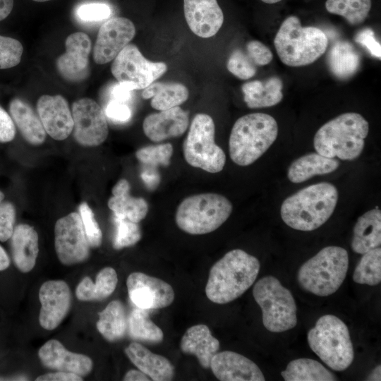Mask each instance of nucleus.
Here are the masks:
<instances>
[{
  "label": "nucleus",
  "mask_w": 381,
  "mask_h": 381,
  "mask_svg": "<svg viewBox=\"0 0 381 381\" xmlns=\"http://www.w3.org/2000/svg\"><path fill=\"white\" fill-rule=\"evenodd\" d=\"M261 1H263L264 3L272 4L278 3L281 1L282 0H261Z\"/></svg>",
  "instance_id": "bf43d9fd"
},
{
  "label": "nucleus",
  "mask_w": 381,
  "mask_h": 381,
  "mask_svg": "<svg viewBox=\"0 0 381 381\" xmlns=\"http://www.w3.org/2000/svg\"><path fill=\"white\" fill-rule=\"evenodd\" d=\"M83 377L64 371L47 373L36 378V381H81Z\"/></svg>",
  "instance_id": "3c124183"
},
{
  "label": "nucleus",
  "mask_w": 381,
  "mask_h": 381,
  "mask_svg": "<svg viewBox=\"0 0 381 381\" xmlns=\"http://www.w3.org/2000/svg\"><path fill=\"white\" fill-rule=\"evenodd\" d=\"M128 296L138 308L145 310L164 308L172 303L174 291L172 286L164 280L134 272L126 280Z\"/></svg>",
  "instance_id": "4468645a"
},
{
  "label": "nucleus",
  "mask_w": 381,
  "mask_h": 381,
  "mask_svg": "<svg viewBox=\"0 0 381 381\" xmlns=\"http://www.w3.org/2000/svg\"><path fill=\"white\" fill-rule=\"evenodd\" d=\"M23 52L22 44L17 40L0 35V69L17 66Z\"/></svg>",
  "instance_id": "a19ab883"
},
{
  "label": "nucleus",
  "mask_w": 381,
  "mask_h": 381,
  "mask_svg": "<svg viewBox=\"0 0 381 381\" xmlns=\"http://www.w3.org/2000/svg\"><path fill=\"white\" fill-rule=\"evenodd\" d=\"M327 64L332 73L339 79H349L356 74L361 66V56L348 41L335 42L329 51Z\"/></svg>",
  "instance_id": "7c9ffc66"
},
{
  "label": "nucleus",
  "mask_w": 381,
  "mask_h": 381,
  "mask_svg": "<svg viewBox=\"0 0 381 381\" xmlns=\"http://www.w3.org/2000/svg\"><path fill=\"white\" fill-rule=\"evenodd\" d=\"M16 209L9 202H0V241L8 240L14 229Z\"/></svg>",
  "instance_id": "a18cd8bd"
},
{
  "label": "nucleus",
  "mask_w": 381,
  "mask_h": 381,
  "mask_svg": "<svg viewBox=\"0 0 381 381\" xmlns=\"http://www.w3.org/2000/svg\"><path fill=\"white\" fill-rule=\"evenodd\" d=\"M127 333L135 341L152 344L161 343L164 338L162 330L150 319L148 310L138 307L128 316Z\"/></svg>",
  "instance_id": "c9c22d12"
},
{
  "label": "nucleus",
  "mask_w": 381,
  "mask_h": 381,
  "mask_svg": "<svg viewBox=\"0 0 381 381\" xmlns=\"http://www.w3.org/2000/svg\"><path fill=\"white\" fill-rule=\"evenodd\" d=\"M130 184L126 179L119 180L112 188V195L108 200L109 208L114 216L139 223L148 212V204L143 198L130 195Z\"/></svg>",
  "instance_id": "a878e982"
},
{
  "label": "nucleus",
  "mask_w": 381,
  "mask_h": 381,
  "mask_svg": "<svg viewBox=\"0 0 381 381\" xmlns=\"http://www.w3.org/2000/svg\"><path fill=\"white\" fill-rule=\"evenodd\" d=\"M274 44L278 56L285 65L292 67L313 64L327 50L328 38L316 27H303L299 18H286L277 31Z\"/></svg>",
  "instance_id": "39448f33"
},
{
  "label": "nucleus",
  "mask_w": 381,
  "mask_h": 381,
  "mask_svg": "<svg viewBox=\"0 0 381 381\" xmlns=\"http://www.w3.org/2000/svg\"><path fill=\"white\" fill-rule=\"evenodd\" d=\"M226 67L228 71L241 80H247L256 73V66L247 54L241 49H235L230 55Z\"/></svg>",
  "instance_id": "79ce46f5"
},
{
  "label": "nucleus",
  "mask_w": 381,
  "mask_h": 381,
  "mask_svg": "<svg viewBox=\"0 0 381 381\" xmlns=\"http://www.w3.org/2000/svg\"><path fill=\"white\" fill-rule=\"evenodd\" d=\"M253 295L262 310L264 327L282 332L297 324L296 305L291 292L273 276H266L254 285Z\"/></svg>",
  "instance_id": "1a4fd4ad"
},
{
  "label": "nucleus",
  "mask_w": 381,
  "mask_h": 381,
  "mask_svg": "<svg viewBox=\"0 0 381 381\" xmlns=\"http://www.w3.org/2000/svg\"><path fill=\"white\" fill-rule=\"evenodd\" d=\"M66 52L56 60L59 74L70 82H80L90 73L89 54L92 42L85 32H76L68 35L65 42Z\"/></svg>",
  "instance_id": "f3484780"
},
{
  "label": "nucleus",
  "mask_w": 381,
  "mask_h": 381,
  "mask_svg": "<svg viewBox=\"0 0 381 381\" xmlns=\"http://www.w3.org/2000/svg\"><path fill=\"white\" fill-rule=\"evenodd\" d=\"M110 7L102 3H90L80 5L76 10L77 16L83 21L96 22L107 18L111 15Z\"/></svg>",
  "instance_id": "c03bdc74"
},
{
  "label": "nucleus",
  "mask_w": 381,
  "mask_h": 381,
  "mask_svg": "<svg viewBox=\"0 0 381 381\" xmlns=\"http://www.w3.org/2000/svg\"><path fill=\"white\" fill-rule=\"evenodd\" d=\"M189 125L188 113L179 106L153 113L143 121L145 135L154 142L182 135Z\"/></svg>",
  "instance_id": "4be33fe9"
},
{
  "label": "nucleus",
  "mask_w": 381,
  "mask_h": 381,
  "mask_svg": "<svg viewBox=\"0 0 381 381\" xmlns=\"http://www.w3.org/2000/svg\"><path fill=\"white\" fill-rule=\"evenodd\" d=\"M11 250L16 267L22 272L31 271L39 253L38 234L27 224L17 225L11 236Z\"/></svg>",
  "instance_id": "393cba45"
},
{
  "label": "nucleus",
  "mask_w": 381,
  "mask_h": 381,
  "mask_svg": "<svg viewBox=\"0 0 381 381\" xmlns=\"http://www.w3.org/2000/svg\"><path fill=\"white\" fill-rule=\"evenodd\" d=\"M4 198V194L1 191H0V202L3 201Z\"/></svg>",
  "instance_id": "052dcab7"
},
{
  "label": "nucleus",
  "mask_w": 381,
  "mask_h": 381,
  "mask_svg": "<svg viewBox=\"0 0 381 381\" xmlns=\"http://www.w3.org/2000/svg\"><path fill=\"white\" fill-rule=\"evenodd\" d=\"M283 83L278 77H271L264 81L253 80L242 85L243 99L248 107L258 109L279 104L282 98Z\"/></svg>",
  "instance_id": "c756f323"
},
{
  "label": "nucleus",
  "mask_w": 381,
  "mask_h": 381,
  "mask_svg": "<svg viewBox=\"0 0 381 381\" xmlns=\"http://www.w3.org/2000/svg\"><path fill=\"white\" fill-rule=\"evenodd\" d=\"M167 70L165 63L147 60L132 44L119 53L111 66V73L119 83L127 85L132 90L145 89Z\"/></svg>",
  "instance_id": "9b49d317"
},
{
  "label": "nucleus",
  "mask_w": 381,
  "mask_h": 381,
  "mask_svg": "<svg viewBox=\"0 0 381 381\" xmlns=\"http://www.w3.org/2000/svg\"><path fill=\"white\" fill-rule=\"evenodd\" d=\"M125 353L131 361L143 373L154 381H169L174 376V367L163 356L150 351L143 345L131 343Z\"/></svg>",
  "instance_id": "5701e85b"
},
{
  "label": "nucleus",
  "mask_w": 381,
  "mask_h": 381,
  "mask_svg": "<svg viewBox=\"0 0 381 381\" xmlns=\"http://www.w3.org/2000/svg\"><path fill=\"white\" fill-rule=\"evenodd\" d=\"M73 137L80 145L94 147L105 141L109 128L102 107L90 98H82L72 104Z\"/></svg>",
  "instance_id": "ddd939ff"
},
{
  "label": "nucleus",
  "mask_w": 381,
  "mask_h": 381,
  "mask_svg": "<svg viewBox=\"0 0 381 381\" xmlns=\"http://www.w3.org/2000/svg\"><path fill=\"white\" fill-rule=\"evenodd\" d=\"M16 136V127L11 116L0 106V143H8Z\"/></svg>",
  "instance_id": "8fccbe9b"
},
{
  "label": "nucleus",
  "mask_w": 381,
  "mask_h": 381,
  "mask_svg": "<svg viewBox=\"0 0 381 381\" xmlns=\"http://www.w3.org/2000/svg\"><path fill=\"white\" fill-rule=\"evenodd\" d=\"M349 267V254L339 246H327L303 263L297 279L306 291L319 296L335 293L342 284Z\"/></svg>",
  "instance_id": "423d86ee"
},
{
  "label": "nucleus",
  "mask_w": 381,
  "mask_h": 381,
  "mask_svg": "<svg viewBox=\"0 0 381 381\" xmlns=\"http://www.w3.org/2000/svg\"><path fill=\"white\" fill-rule=\"evenodd\" d=\"M214 133L210 116L200 113L194 116L183 145L184 159L188 164L212 174L223 169L226 155L215 143Z\"/></svg>",
  "instance_id": "9d476101"
},
{
  "label": "nucleus",
  "mask_w": 381,
  "mask_h": 381,
  "mask_svg": "<svg viewBox=\"0 0 381 381\" xmlns=\"http://www.w3.org/2000/svg\"><path fill=\"white\" fill-rule=\"evenodd\" d=\"M32 1H37V2H44V1H50V0H32Z\"/></svg>",
  "instance_id": "680f3d73"
},
{
  "label": "nucleus",
  "mask_w": 381,
  "mask_h": 381,
  "mask_svg": "<svg viewBox=\"0 0 381 381\" xmlns=\"http://www.w3.org/2000/svg\"><path fill=\"white\" fill-rule=\"evenodd\" d=\"M260 268L255 256L241 249L229 251L210 268L205 286L207 298L217 304L236 299L253 285Z\"/></svg>",
  "instance_id": "f257e3e1"
},
{
  "label": "nucleus",
  "mask_w": 381,
  "mask_h": 381,
  "mask_svg": "<svg viewBox=\"0 0 381 381\" xmlns=\"http://www.w3.org/2000/svg\"><path fill=\"white\" fill-rule=\"evenodd\" d=\"M381 244V211L373 209L360 216L353 227L352 250L358 254L380 247Z\"/></svg>",
  "instance_id": "bb28decb"
},
{
  "label": "nucleus",
  "mask_w": 381,
  "mask_h": 381,
  "mask_svg": "<svg viewBox=\"0 0 381 381\" xmlns=\"http://www.w3.org/2000/svg\"><path fill=\"white\" fill-rule=\"evenodd\" d=\"M371 0H327L326 10L344 18L353 25L362 23L371 8Z\"/></svg>",
  "instance_id": "e433bc0d"
},
{
  "label": "nucleus",
  "mask_w": 381,
  "mask_h": 381,
  "mask_svg": "<svg viewBox=\"0 0 381 381\" xmlns=\"http://www.w3.org/2000/svg\"><path fill=\"white\" fill-rule=\"evenodd\" d=\"M286 381H332L337 377L320 363L310 358L291 361L281 373Z\"/></svg>",
  "instance_id": "f704fd0d"
},
{
  "label": "nucleus",
  "mask_w": 381,
  "mask_h": 381,
  "mask_svg": "<svg viewBox=\"0 0 381 381\" xmlns=\"http://www.w3.org/2000/svg\"><path fill=\"white\" fill-rule=\"evenodd\" d=\"M135 34V25L129 19L116 17L107 20L99 28L93 47V59L104 64L119 54Z\"/></svg>",
  "instance_id": "2eb2a0df"
},
{
  "label": "nucleus",
  "mask_w": 381,
  "mask_h": 381,
  "mask_svg": "<svg viewBox=\"0 0 381 381\" xmlns=\"http://www.w3.org/2000/svg\"><path fill=\"white\" fill-rule=\"evenodd\" d=\"M54 246L57 257L64 265L80 263L88 258L90 246L79 213L71 212L56 221Z\"/></svg>",
  "instance_id": "f8f14e48"
},
{
  "label": "nucleus",
  "mask_w": 381,
  "mask_h": 381,
  "mask_svg": "<svg viewBox=\"0 0 381 381\" xmlns=\"http://www.w3.org/2000/svg\"><path fill=\"white\" fill-rule=\"evenodd\" d=\"M37 111L46 133L56 140L67 138L73 129V120L66 99L60 95H43Z\"/></svg>",
  "instance_id": "a211bd4d"
},
{
  "label": "nucleus",
  "mask_w": 381,
  "mask_h": 381,
  "mask_svg": "<svg viewBox=\"0 0 381 381\" xmlns=\"http://www.w3.org/2000/svg\"><path fill=\"white\" fill-rule=\"evenodd\" d=\"M338 198L337 188L330 183L310 185L284 200L280 210L281 217L292 229L313 231L332 216Z\"/></svg>",
  "instance_id": "f03ea898"
},
{
  "label": "nucleus",
  "mask_w": 381,
  "mask_h": 381,
  "mask_svg": "<svg viewBox=\"0 0 381 381\" xmlns=\"http://www.w3.org/2000/svg\"><path fill=\"white\" fill-rule=\"evenodd\" d=\"M277 135V123L267 114L251 113L240 117L229 136L231 160L242 167L253 164L270 147Z\"/></svg>",
  "instance_id": "20e7f679"
},
{
  "label": "nucleus",
  "mask_w": 381,
  "mask_h": 381,
  "mask_svg": "<svg viewBox=\"0 0 381 381\" xmlns=\"http://www.w3.org/2000/svg\"><path fill=\"white\" fill-rule=\"evenodd\" d=\"M13 8V0H0V21L11 13Z\"/></svg>",
  "instance_id": "5fc2aeb1"
},
{
  "label": "nucleus",
  "mask_w": 381,
  "mask_h": 381,
  "mask_svg": "<svg viewBox=\"0 0 381 381\" xmlns=\"http://www.w3.org/2000/svg\"><path fill=\"white\" fill-rule=\"evenodd\" d=\"M118 283L116 270L107 267L97 274L95 283L90 277H84L75 289V295L82 301H98L109 297L115 290Z\"/></svg>",
  "instance_id": "2f4dec72"
},
{
  "label": "nucleus",
  "mask_w": 381,
  "mask_h": 381,
  "mask_svg": "<svg viewBox=\"0 0 381 381\" xmlns=\"http://www.w3.org/2000/svg\"><path fill=\"white\" fill-rule=\"evenodd\" d=\"M9 112L23 138L30 144L38 145L46 139V131L40 118L31 107L19 98L9 103Z\"/></svg>",
  "instance_id": "c85d7f7f"
},
{
  "label": "nucleus",
  "mask_w": 381,
  "mask_h": 381,
  "mask_svg": "<svg viewBox=\"0 0 381 381\" xmlns=\"http://www.w3.org/2000/svg\"><path fill=\"white\" fill-rule=\"evenodd\" d=\"M368 122L356 112L341 114L322 125L316 132L313 145L325 157L341 160L358 158L365 146Z\"/></svg>",
  "instance_id": "7ed1b4c3"
},
{
  "label": "nucleus",
  "mask_w": 381,
  "mask_h": 381,
  "mask_svg": "<svg viewBox=\"0 0 381 381\" xmlns=\"http://www.w3.org/2000/svg\"><path fill=\"white\" fill-rule=\"evenodd\" d=\"M127 320L123 303L119 300H114L99 313L97 328L106 340L114 342L126 335Z\"/></svg>",
  "instance_id": "72a5a7b5"
},
{
  "label": "nucleus",
  "mask_w": 381,
  "mask_h": 381,
  "mask_svg": "<svg viewBox=\"0 0 381 381\" xmlns=\"http://www.w3.org/2000/svg\"><path fill=\"white\" fill-rule=\"evenodd\" d=\"M124 381H149L150 377L140 370H130L123 377Z\"/></svg>",
  "instance_id": "864d4df0"
},
{
  "label": "nucleus",
  "mask_w": 381,
  "mask_h": 381,
  "mask_svg": "<svg viewBox=\"0 0 381 381\" xmlns=\"http://www.w3.org/2000/svg\"><path fill=\"white\" fill-rule=\"evenodd\" d=\"M232 210L231 201L225 196L214 193H200L182 200L175 220L178 227L187 234H205L222 226Z\"/></svg>",
  "instance_id": "0eeeda50"
},
{
  "label": "nucleus",
  "mask_w": 381,
  "mask_h": 381,
  "mask_svg": "<svg viewBox=\"0 0 381 381\" xmlns=\"http://www.w3.org/2000/svg\"><path fill=\"white\" fill-rule=\"evenodd\" d=\"M219 340L209 327L202 324L190 327L183 335L180 349L186 354L195 356L203 368H209L212 357L219 349Z\"/></svg>",
  "instance_id": "b1692460"
},
{
  "label": "nucleus",
  "mask_w": 381,
  "mask_h": 381,
  "mask_svg": "<svg viewBox=\"0 0 381 381\" xmlns=\"http://www.w3.org/2000/svg\"><path fill=\"white\" fill-rule=\"evenodd\" d=\"M214 375L221 381H264L259 367L251 360L231 351L217 352L210 366Z\"/></svg>",
  "instance_id": "6ab92c4d"
},
{
  "label": "nucleus",
  "mask_w": 381,
  "mask_h": 381,
  "mask_svg": "<svg viewBox=\"0 0 381 381\" xmlns=\"http://www.w3.org/2000/svg\"><path fill=\"white\" fill-rule=\"evenodd\" d=\"M313 351L335 371L347 369L354 358L349 331L346 324L333 315L320 317L308 333Z\"/></svg>",
  "instance_id": "6e6552de"
},
{
  "label": "nucleus",
  "mask_w": 381,
  "mask_h": 381,
  "mask_svg": "<svg viewBox=\"0 0 381 381\" xmlns=\"http://www.w3.org/2000/svg\"><path fill=\"white\" fill-rule=\"evenodd\" d=\"M41 308L39 322L47 330L56 328L68 314L71 294L66 282L49 280L43 283L39 291Z\"/></svg>",
  "instance_id": "dca6fc26"
},
{
  "label": "nucleus",
  "mask_w": 381,
  "mask_h": 381,
  "mask_svg": "<svg viewBox=\"0 0 381 381\" xmlns=\"http://www.w3.org/2000/svg\"><path fill=\"white\" fill-rule=\"evenodd\" d=\"M183 11L189 28L202 38L216 35L224 22L217 0H183Z\"/></svg>",
  "instance_id": "aec40b11"
},
{
  "label": "nucleus",
  "mask_w": 381,
  "mask_h": 381,
  "mask_svg": "<svg viewBox=\"0 0 381 381\" xmlns=\"http://www.w3.org/2000/svg\"><path fill=\"white\" fill-rule=\"evenodd\" d=\"M173 152L171 143H164L143 147L137 150L135 156L138 161L144 164L167 167L170 164Z\"/></svg>",
  "instance_id": "ea45409f"
},
{
  "label": "nucleus",
  "mask_w": 381,
  "mask_h": 381,
  "mask_svg": "<svg viewBox=\"0 0 381 381\" xmlns=\"http://www.w3.org/2000/svg\"><path fill=\"white\" fill-rule=\"evenodd\" d=\"M142 178L145 183L147 185H156L159 181V178L157 177V174L152 172H144L142 174Z\"/></svg>",
  "instance_id": "6e6d98bb"
},
{
  "label": "nucleus",
  "mask_w": 381,
  "mask_h": 381,
  "mask_svg": "<svg viewBox=\"0 0 381 381\" xmlns=\"http://www.w3.org/2000/svg\"><path fill=\"white\" fill-rule=\"evenodd\" d=\"M354 40L368 49L372 56L380 59L381 46L376 40L375 32L372 29L367 28L360 30L356 34Z\"/></svg>",
  "instance_id": "de8ad7c7"
},
{
  "label": "nucleus",
  "mask_w": 381,
  "mask_h": 381,
  "mask_svg": "<svg viewBox=\"0 0 381 381\" xmlns=\"http://www.w3.org/2000/svg\"><path fill=\"white\" fill-rule=\"evenodd\" d=\"M105 112L109 119L118 122H126L131 117L130 108L124 102L115 99L108 103Z\"/></svg>",
  "instance_id": "09e8293b"
},
{
  "label": "nucleus",
  "mask_w": 381,
  "mask_h": 381,
  "mask_svg": "<svg viewBox=\"0 0 381 381\" xmlns=\"http://www.w3.org/2000/svg\"><path fill=\"white\" fill-rule=\"evenodd\" d=\"M356 283L375 286L381 281V248L370 250L361 257L353 275Z\"/></svg>",
  "instance_id": "4c0bfd02"
},
{
  "label": "nucleus",
  "mask_w": 381,
  "mask_h": 381,
  "mask_svg": "<svg viewBox=\"0 0 381 381\" xmlns=\"http://www.w3.org/2000/svg\"><path fill=\"white\" fill-rule=\"evenodd\" d=\"M381 368L380 365L375 367L373 371L369 374V375L367 377V380H381L380 375H381Z\"/></svg>",
  "instance_id": "13d9d810"
},
{
  "label": "nucleus",
  "mask_w": 381,
  "mask_h": 381,
  "mask_svg": "<svg viewBox=\"0 0 381 381\" xmlns=\"http://www.w3.org/2000/svg\"><path fill=\"white\" fill-rule=\"evenodd\" d=\"M116 234L113 247L119 250L135 245L141 239V231L138 223L128 219L114 216Z\"/></svg>",
  "instance_id": "58836bf2"
},
{
  "label": "nucleus",
  "mask_w": 381,
  "mask_h": 381,
  "mask_svg": "<svg viewBox=\"0 0 381 381\" xmlns=\"http://www.w3.org/2000/svg\"><path fill=\"white\" fill-rule=\"evenodd\" d=\"M247 55L255 66H265L271 62L273 54L262 42L252 40L246 44Z\"/></svg>",
  "instance_id": "49530a36"
},
{
  "label": "nucleus",
  "mask_w": 381,
  "mask_h": 381,
  "mask_svg": "<svg viewBox=\"0 0 381 381\" xmlns=\"http://www.w3.org/2000/svg\"><path fill=\"white\" fill-rule=\"evenodd\" d=\"M78 210L90 246L99 247L102 241V233L92 210L86 202L81 203Z\"/></svg>",
  "instance_id": "37998d69"
},
{
  "label": "nucleus",
  "mask_w": 381,
  "mask_h": 381,
  "mask_svg": "<svg viewBox=\"0 0 381 381\" xmlns=\"http://www.w3.org/2000/svg\"><path fill=\"white\" fill-rule=\"evenodd\" d=\"M10 265V259L5 250L0 246V271L5 270Z\"/></svg>",
  "instance_id": "4d7b16f0"
},
{
  "label": "nucleus",
  "mask_w": 381,
  "mask_h": 381,
  "mask_svg": "<svg viewBox=\"0 0 381 381\" xmlns=\"http://www.w3.org/2000/svg\"><path fill=\"white\" fill-rule=\"evenodd\" d=\"M131 91H132V90L129 86L119 83V84L112 89L111 94L115 100L124 102L130 99Z\"/></svg>",
  "instance_id": "603ef678"
},
{
  "label": "nucleus",
  "mask_w": 381,
  "mask_h": 381,
  "mask_svg": "<svg viewBox=\"0 0 381 381\" xmlns=\"http://www.w3.org/2000/svg\"><path fill=\"white\" fill-rule=\"evenodd\" d=\"M38 356L46 368L72 373L81 377L88 375L93 367L90 357L68 351L56 339H50L44 343L39 349Z\"/></svg>",
  "instance_id": "412c9836"
},
{
  "label": "nucleus",
  "mask_w": 381,
  "mask_h": 381,
  "mask_svg": "<svg viewBox=\"0 0 381 381\" xmlns=\"http://www.w3.org/2000/svg\"><path fill=\"white\" fill-rule=\"evenodd\" d=\"M335 158L327 157L316 152H310L295 159L287 171L289 180L294 183L304 182L318 176L330 174L339 167Z\"/></svg>",
  "instance_id": "cd10ccee"
},
{
  "label": "nucleus",
  "mask_w": 381,
  "mask_h": 381,
  "mask_svg": "<svg viewBox=\"0 0 381 381\" xmlns=\"http://www.w3.org/2000/svg\"><path fill=\"white\" fill-rule=\"evenodd\" d=\"M188 96L187 87L179 83H152L142 93L144 99L152 98L151 106L159 111L179 106L188 99Z\"/></svg>",
  "instance_id": "473e14b6"
}]
</instances>
